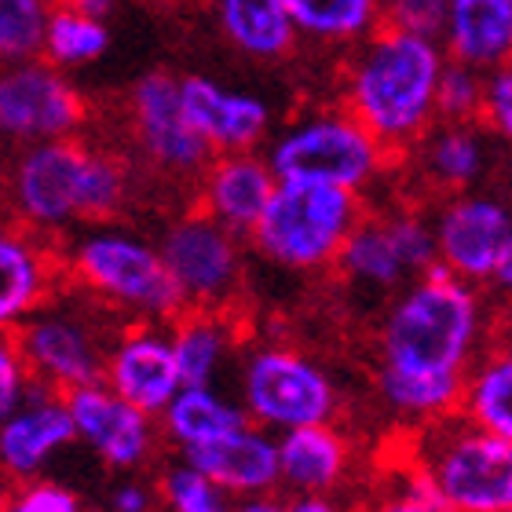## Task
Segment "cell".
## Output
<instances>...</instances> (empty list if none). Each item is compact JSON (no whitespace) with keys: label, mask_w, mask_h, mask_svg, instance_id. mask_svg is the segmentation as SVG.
Here are the masks:
<instances>
[{"label":"cell","mask_w":512,"mask_h":512,"mask_svg":"<svg viewBox=\"0 0 512 512\" xmlns=\"http://www.w3.org/2000/svg\"><path fill=\"white\" fill-rule=\"evenodd\" d=\"M447 4L450 0H392L384 11L381 26L414 33V37H439L447 30Z\"/></svg>","instance_id":"cell-36"},{"label":"cell","mask_w":512,"mask_h":512,"mask_svg":"<svg viewBox=\"0 0 512 512\" xmlns=\"http://www.w3.org/2000/svg\"><path fill=\"white\" fill-rule=\"evenodd\" d=\"M55 4H66V8H77L85 11V15H96V19H103L118 0H55Z\"/></svg>","instance_id":"cell-43"},{"label":"cell","mask_w":512,"mask_h":512,"mask_svg":"<svg viewBox=\"0 0 512 512\" xmlns=\"http://www.w3.org/2000/svg\"><path fill=\"white\" fill-rule=\"evenodd\" d=\"M70 275L88 297L132 311L143 322H169L183 311V297L154 246L128 231H92L63 256Z\"/></svg>","instance_id":"cell-5"},{"label":"cell","mask_w":512,"mask_h":512,"mask_svg":"<svg viewBox=\"0 0 512 512\" xmlns=\"http://www.w3.org/2000/svg\"><path fill=\"white\" fill-rule=\"evenodd\" d=\"M421 428L417 469L447 512H512V439L491 436L461 414Z\"/></svg>","instance_id":"cell-4"},{"label":"cell","mask_w":512,"mask_h":512,"mask_svg":"<svg viewBox=\"0 0 512 512\" xmlns=\"http://www.w3.org/2000/svg\"><path fill=\"white\" fill-rule=\"evenodd\" d=\"M158 253L180 289L183 308L231 311V304L242 293L238 235H231L202 209H191L165 231Z\"/></svg>","instance_id":"cell-9"},{"label":"cell","mask_w":512,"mask_h":512,"mask_svg":"<svg viewBox=\"0 0 512 512\" xmlns=\"http://www.w3.org/2000/svg\"><path fill=\"white\" fill-rule=\"evenodd\" d=\"M293 26L322 41H355L377 22V0H282Z\"/></svg>","instance_id":"cell-29"},{"label":"cell","mask_w":512,"mask_h":512,"mask_svg":"<svg viewBox=\"0 0 512 512\" xmlns=\"http://www.w3.org/2000/svg\"><path fill=\"white\" fill-rule=\"evenodd\" d=\"M231 512H286V502H278L275 494H249V498H235Z\"/></svg>","instance_id":"cell-42"},{"label":"cell","mask_w":512,"mask_h":512,"mask_svg":"<svg viewBox=\"0 0 512 512\" xmlns=\"http://www.w3.org/2000/svg\"><path fill=\"white\" fill-rule=\"evenodd\" d=\"M30 388H33V377L26 370V363H22L19 344H15L11 333L0 330V421L30 395Z\"/></svg>","instance_id":"cell-38"},{"label":"cell","mask_w":512,"mask_h":512,"mask_svg":"<svg viewBox=\"0 0 512 512\" xmlns=\"http://www.w3.org/2000/svg\"><path fill=\"white\" fill-rule=\"evenodd\" d=\"M63 256L30 227H0V330L11 333L59 293Z\"/></svg>","instance_id":"cell-17"},{"label":"cell","mask_w":512,"mask_h":512,"mask_svg":"<svg viewBox=\"0 0 512 512\" xmlns=\"http://www.w3.org/2000/svg\"><path fill=\"white\" fill-rule=\"evenodd\" d=\"M110 48V30L103 26V19L85 15L77 8L55 4V11H48L44 22V48L48 59L55 66H81L92 63Z\"/></svg>","instance_id":"cell-28"},{"label":"cell","mask_w":512,"mask_h":512,"mask_svg":"<svg viewBox=\"0 0 512 512\" xmlns=\"http://www.w3.org/2000/svg\"><path fill=\"white\" fill-rule=\"evenodd\" d=\"M96 150L81 139L59 136L33 143L11 172L8 202L30 231H59V227L88 220V187H92Z\"/></svg>","instance_id":"cell-8"},{"label":"cell","mask_w":512,"mask_h":512,"mask_svg":"<svg viewBox=\"0 0 512 512\" xmlns=\"http://www.w3.org/2000/svg\"><path fill=\"white\" fill-rule=\"evenodd\" d=\"M158 421L169 447L183 454V450L205 447V443L235 432V428L246 425L249 417L235 399L216 392V384H183L180 392L165 403Z\"/></svg>","instance_id":"cell-23"},{"label":"cell","mask_w":512,"mask_h":512,"mask_svg":"<svg viewBox=\"0 0 512 512\" xmlns=\"http://www.w3.org/2000/svg\"><path fill=\"white\" fill-rule=\"evenodd\" d=\"M432 118H447V125H472L476 118L483 121V81L476 77V66L454 63L439 70Z\"/></svg>","instance_id":"cell-33"},{"label":"cell","mask_w":512,"mask_h":512,"mask_svg":"<svg viewBox=\"0 0 512 512\" xmlns=\"http://www.w3.org/2000/svg\"><path fill=\"white\" fill-rule=\"evenodd\" d=\"M70 443L77 439L66 399L33 381L30 395L0 421V476L11 483L37 480Z\"/></svg>","instance_id":"cell-16"},{"label":"cell","mask_w":512,"mask_h":512,"mask_svg":"<svg viewBox=\"0 0 512 512\" xmlns=\"http://www.w3.org/2000/svg\"><path fill=\"white\" fill-rule=\"evenodd\" d=\"M278 487L293 494H341L352 476V443L337 421L300 425L275 436Z\"/></svg>","instance_id":"cell-19"},{"label":"cell","mask_w":512,"mask_h":512,"mask_svg":"<svg viewBox=\"0 0 512 512\" xmlns=\"http://www.w3.org/2000/svg\"><path fill=\"white\" fill-rule=\"evenodd\" d=\"M183 114L213 150H249L256 139L267 132V107L246 92L205 81V77H187L180 81Z\"/></svg>","instance_id":"cell-21"},{"label":"cell","mask_w":512,"mask_h":512,"mask_svg":"<svg viewBox=\"0 0 512 512\" xmlns=\"http://www.w3.org/2000/svg\"><path fill=\"white\" fill-rule=\"evenodd\" d=\"M132 121L139 150L161 172L194 176L213 161V147L183 114L180 81L172 74H147L139 81L132 92Z\"/></svg>","instance_id":"cell-14"},{"label":"cell","mask_w":512,"mask_h":512,"mask_svg":"<svg viewBox=\"0 0 512 512\" xmlns=\"http://www.w3.org/2000/svg\"><path fill=\"white\" fill-rule=\"evenodd\" d=\"M275 183L278 180L267 161L253 158L246 150H231L202 169L198 209L213 216L216 224H224L231 235H249Z\"/></svg>","instance_id":"cell-20"},{"label":"cell","mask_w":512,"mask_h":512,"mask_svg":"<svg viewBox=\"0 0 512 512\" xmlns=\"http://www.w3.org/2000/svg\"><path fill=\"white\" fill-rule=\"evenodd\" d=\"M483 121L494 128V132H505L509 136L512 128V77L509 70H494V77L483 85Z\"/></svg>","instance_id":"cell-39"},{"label":"cell","mask_w":512,"mask_h":512,"mask_svg":"<svg viewBox=\"0 0 512 512\" xmlns=\"http://www.w3.org/2000/svg\"><path fill=\"white\" fill-rule=\"evenodd\" d=\"M384 231L392 238L395 253L403 260V267L410 275H421L425 267L436 264V238H432V224H425L417 213H395L381 216Z\"/></svg>","instance_id":"cell-34"},{"label":"cell","mask_w":512,"mask_h":512,"mask_svg":"<svg viewBox=\"0 0 512 512\" xmlns=\"http://www.w3.org/2000/svg\"><path fill=\"white\" fill-rule=\"evenodd\" d=\"M88 107L63 74L41 63H19L0 74V132L11 139L41 143V139L70 136Z\"/></svg>","instance_id":"cell-13"},{"label":"cell","mask_w":512,"mask_h":512,"mask_svg":"<svg viewBox=\"0 0 512 512\" xmlns=\"http://www.w3.org/2000/svg\"><path fill=\"white\" fill-rule=\"evenodd\" d=\"M0 512H85V502L63 483L37 476V480L15 483L11 491H4Z\"/></svg>","instance_id":"cell-35"},{"label":"cell","mask_w":512,"mask_h":512,"mask_svg":"<svg viewBox=\"0 0 512 512\" xmlns=\"http://www.w3.org/2000/svg\"><path fill=\"white\" fill-rule=\"evenodd\" d=\"M154 505L158 491L147 480H136L132 472H125V480H118L110 491V512H154Z\"/></svg>","instance_id":"cell-40"},{"label":"cell","mask_w":512,"mask_h":512,"mask_svg":"<svg viewBox=\"0 0 512 512\" xmlns=\"http://www.w3.org/2000/svg\"><path fill=\"white\" fill-rule=\"evenodd\" d=\"M286 512H355L337 502V494H293L286 502Z\"/></svg>","instance_id":"cell-41"},{"label":"cell","mask_w":512,"mask_h":512,"mask_svg":"<svg viewBox=\"0 0 512 512\" xmlns=\"http://www.w3.org/2000/svg\"><path fill=\"white\" fill-rule=\"evenodd\" d=\"M235 341L238 330L231 311L183 308L176 319H169L172 359L183 384H216Z\"/></svg>","instance_id":"cell-22"},{"label":"cell","mask_w":512,"mask_h":512,"mask_svg":"<svg viewBox=\"0 0 512 512\" xmlns=\"http://www.w3.org/2000/svg\"><path fill=\"white\" fill-rule=\"evenodd\" d=\"M4 491H8V483H4V476H0V502H4Z\"/></svg>","instance_id":"cell-44"},{"label":"cell","mask_w":512,"mask_h":512,"mask_svg":"<svg viewBox=\"0 0 512 512\" xmlns=\"http://www.w3.org/2000/svg\"><path fill=\"white\" fill-rule=\"evenodd\" d=\"M436 260L469 286L509 289L512 278V227L509 209L483 194H461L439 209Z\"/></svg>","instance_id":"cell-10"},{"label":"cell","mask_w":512,"mask_h":512,"mask_svg":"<svg viewBox=\"0 0 512 512\" xmlns=\"http://www.w3.org/2000/svg\"><path fill=\"white\" fill-rule=\"evenodd\" d=\"M450 52L465 66H502L512 44L509 0H450Z\"/></svg>","instance_id":"cell-24"},{"label":"cell","mask_w":512,"mask_h":512,"mask_svg":"<svg viewBox=\"0 0 512 512\" xmlns=\"http://www.w3.org/2000/svg\"><path fill=\"white\" fill-rule=\"evenodd\" d=\"M363 512H447L439 505L436 491H432V483L421 469H417V461H410L403 472V483L395 487V491L381 494L377 502H370Z\"/></svg>","instance_id":"cell-37"},{"label":"cell","mask_w":512,"mask_h":512,"mask_svg":"<svg viewBox=\"0 0 512 512\" xmlns=\"http://www.w3.org/2000/svg\"><path fill=\"white\" fill-rule=\"evenodd\" d=\"M99 381L107 384L110 392H118L125 403L158 421L165 403L183 388L176 359H172L169 330H161L158 322H136V326L121 330L107 344Z\"/></svg>","instance_id":"cell-15"},{"label":"cell","mask_w":512,"mask_h":512,"mask_svg":"<svg viewBox=\"0 0 512 512\" xmlns=\"http://www.w3.org/2000/svg\"><path fill=\"white\" fill-rule=\"evenodd\" d=\"M220 26L235 48L256 59L286 55L297 37L282 0H220Z\"/></svg>","instance_id":"cell-27"},{"label":"cell","mask_w":512,"mask_h":512,"mask_svg":"<svg viewBox=\"0 0 512 512\" xmlns=\"http://www.w3.org/2000/svg\"><path fill=\"white\" fill-rule=\"evenodd\" d=\"M242 410L271 436L300 425L337 421L341 392L326 366L297 348H256L242 366Z\"/></svg>","instance_id":"cell-6"},{"label":"cell","mask_w":512,"mask_h":512,"mask_svg":"<svg viewBox=\"0 0 512 512\" xmlns=\"http://www.w3.org/2000/svg\"><path fill=\"white\" fill-rule=\"evenodd\" d=\"M187 465L205 472L216 487H224L231 498L278 491V447L267 428L246 421L242 428L205 443V447L183 450Z\"/></svg>","instance_id":"cell-18"},{"label":"cell","mask_w":512,"mask_h":512,"mask_svg":"<svg viewBox=\"0 0 512 512\" xmlns=\"http://www.w3.org/2000/svg\"><path fill=\"white\" fill-rule=\"evenodd\" d=\"M480 293L432 264L403 289L377 330V370L410 377H465L483 352Z\"/></svg>","instance_id":"cell-1"},{"label":"cell","mask_w":512,"mask_h":512,"mask_svg":"<svg viewBox=\"0 0 512 512\" xmlns=\"http://www.w3.org/2000/svg\"><path fill=\"white\" fill-rule=\"evenodd\" d=\"M458 414L491 436L512 439V359L491 352L465 370L458 395Z\"/></svg>","instance_id":"cell-26"},{"label":"cell","mask_w":512,"mask_h":512,"mask_svg":"<svg viewBox=\"0 0 512 512\" xmlns=\"http://www.w3.org/2000/svg\"><path fill=\"white\" fill-rule=\"evenodd\" d=\"M439 70L443 59L428 37L377 26L348 74L344 114H352L384 150L403 154L428 132Z\"/></svg>","instance_id":"cell-2"},{"label":"cell","mask_w":512,"mask_h":512,"mask_svg":"<svg viewBox=\"0 0 512 512\" xmlns=\"http://www.w3.org/2000/svg\"><path fill=\"white\" fill-rule=\"evenodd\" d=\"M363 213L359 191L330 183L278 180L249 238L256 253L271 264L289 271H322L333 267L344 238L363 220Z\"/></svg>","instance_id":"cell-3"},{"label":"cell","mask_w":512,"mask_h":512,"mask_svg":"<svg viewBox=\"0 0 512 512\" xmlns=\"http://www.w3.org/2000/svg\"><path fill=\"white\" fill-rule=\"evenodd\" d=\"M63 399L70 421H74V439H81L107 469L139 472L154 458V450H158L154 417L125 403L103 381L70 388Z\"/></svg>","instance_id":"cell-12"},{"label":"cell","mask_w":512,"mask_h":512,"mask_svg":"<svg viewBox=\"0 0 512 512\" xmlns=\"http://www.w3.org/2000/svg\"><path fill=\"white\" fill-rule=\"evenodd\" d=\"M388 154L352 114H322L278 139L271 150L275 180L330 183L344 191H359L388 169Z\"/></svg>","instance_id":"cell-7"},{"label":"cell","mask_w":512,"mask_h":512,"mask_svg":"<svg viewBox=\"0 0 512 512\" xmlns=\"http://www.w3.org/2000/svg\"><path fill=\"white\" fill-rule=\"evenodd\" d=\"M425 169L443 191H465L483 172V143L469 125L443 128L425 147Z\"/></svg>","instance_id":"cell-30"},{"label":"cell","mask_w":512,"mask_h":512,"mask_svg":"<svg viewBox=\"0 0 512 512\" xmlns=\"http://www.w3.org/2000/svg\"><path fill=\"white\" fill-rule=\"evenodd\" d=\"M30 377L48 392L66 395L70 388L92 384L103 377L107 344L96 326L81 315L52 308V300L37 308L30 319L11 330Z\"/></svg>","instance_id":"cell-11"},{"label":"cell","mask_w":512,"mask_h":512,"mask_svg":"<svg viewBox=\"0 0 512 512\" xmlns=\"http://www.w3.org/2000/svg\"><path fill=\"white\" fill-rule=\"evenodd\" d=\"M333 267L348 282L363 289H377V293H392V289H399L410 278V271H406L399 253H395L392 238L384 231V220L370 213H363V220L348 231Z\"/></svg>","instance_id":"cell-25"},{"label":"cell","mask_w":512,"mask_h":512,"mask_svg":"<svg viewBox=\"0 0 512 512\" xmlns=\"http://www.w3.org/2000/svg\"><path fill=\"white\" fill-rule=\"evenodd\" d=\"M48 0H0V59L26 63L44 48Z\"/></svg>","instance_id":"cell-32"},{"label":"cell","mask_w":512,"mask_h":512,"mask_svg":"<svg viewBox=\"0 0 512 512\" xmlns=\"http://www.w3.org/2000/svg\"><path fill=\"white\" fill-rule=\"evenodd\" d=\"M154 491L165 512H231V502H235L224 487H216L205 472H198L183 458L161 472Z\"/></svg>","instance_id":"cell-31"}]
</instances>
